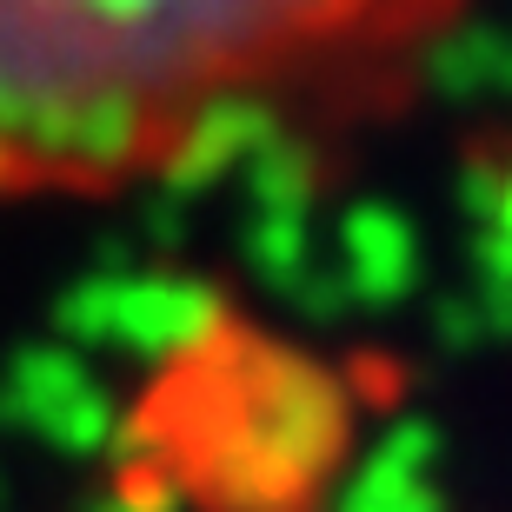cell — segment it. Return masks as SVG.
Returning a JSON list of instances; mask_svg holds the SVG:
<instances>
[{"instance_id": "obj_1", "label": "cell", "mask_w": 512, "mask_h": 512, "mask_svg": "<svg viewBox=\"0 0 512 512\" xmlns=\"http://www.w3.org/2000/svg\"><path fill=\"white\" fill-rule=\"evenodd\" d=\"M473 0H0V207H114L426 74Z\"/></svg>"}]
</instances>
